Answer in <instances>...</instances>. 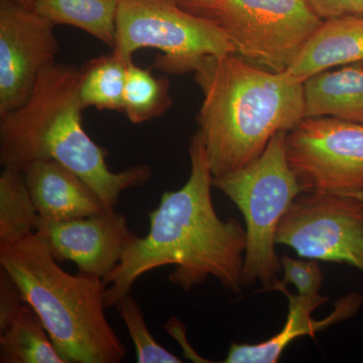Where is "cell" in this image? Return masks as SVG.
Masks as SVG:
<instances>
[{"label":"cell","mask_w":363,"mask_h":363,"mask_svg":"<svg viewBox=\"0 0 363 363\" xmlns=\"http://www.w3.org/2000/svg\"><path fill=\"white\" fill-rule=\"evenodd\" d=\"M189 155L191 171L185 185L162 193L159 206L147 214L149 233L136 238L104 279L105 307H116L140 277L164 266L175 267L169 281L185 292L209 277L234 294L245 286L247 231L238 219L222 220L215 211L213 175L198 130Z\"/></svg>","instance_id":"obj_1"},{"label":"cell","mask_w":363,"mask_h":363,"mask_svg":"<svg viewBox=\"0 0 363 363\" xmlns=\"http://www.w3.org/2000/svg\"><path fill=\"white\" fill-rule=\"evenodd\" d=\"M194 74L203 94L198 131L213 178L252 164L277 133L305 118L303 83L285 73L231 54L206 57Z\"/></svg>","instance_id":"obj_2"},{"label":"cell","mask_w":363,"mask_h":363,"mask_svg":"<svg viewBox=\"0 0 363 363\" xmlns=\"http://www.w3.org/2000/svg\"><path fill=\"white\" fill-rule=\"evenodd\" d=\"M80 79L81 68L56 62L40 73L23 106L0 116V164L23 172L40 160L61 162L112 211L121 193L149 183L152 169L140 164L119 173L111 171L107 150L83 128Z\"/></svg>","instance_id":"obj_3"},{"label":"cell","mask_w":363,"mask_h":363,"mask_svg":"<svg viewBox=\"0 0 363 363\" xmlns=\"http://www.w3.org/2000/svg\"><path fill=\"white\" fill-rule=\"evenodd\" d=\"M0 267L39 314L66 363L125 359V346L105 316L104 279L64 271L35 233L0 241Z\"/></svg>","instance_id":"obj_4"},{"label":"cell","mask_w":363,"mask_h":363,"mask_svg":"<svg viewBox=\"0 0 363 363\" xmlns=\"http://www.w3.org/2000/svg\"><path fill=\"white\" fill-rule=\"evenodd\" d=\"M285 131L277 133L259 159L218 178L212 185L238 206L245 221V285L259 283L272 290L279 283L281 259L276 252L279 222L302 187L289 164Z\"/></svg>","instance_id":"obj_5"},{"label":"cell","mask_w":363,"mask_h":363,"mask_svg":"<svg viewBox=\"0 0 363 363\" xmlns=\"http://www.w3.org/2000/svg\"><path fill=\"white\" fill-rule=\"evenodd\" d=\"M145 48L162 52L155 67L169 75L194 72L206 57L235 54L220 26L176 0H121L112 51L131 62Z\"/></svg>","instance_id":"obj_6"},{"label":"cell","mask_w":363,"mask_h":363,"mask_svg":"<svg viewBox=\"0 0 363 363\" xmlns=\"http://www.w3.org/2000/svg\"><path fill=\"white\" fill-rule=\"evenodd\" d=\"M182 6L220 26L241 59L276 73L292 66L323 21L307 0H193Z\"/></svg>","instance_id":"obj_7"},{"label":"cell","mask_w":363,"mask_h":363,"mask_svg":"<svg viewBox=\"0 0 363 363\" xmlns=\"http://www.w3.org/2000/svg\"><path fill=\"white\" fill-rule=\"evenodd\" d=\"M286 154L303 192L363 201V124L304 118L286 133Z\"/></svg>","instance_id":"obj_8"},{"label":"cell","mask_w":363,"mask_h":363,"mask_svg":"<svg viewBox=\"0 0 363 363\" xmlns=\"http://www.w3.org/2000/svg\"><path fill=\"white\" fill-rule=\"evenodd\" d=\"M276 243L303 259L350 264L363 274V201L301 193L279 222Z\"/></svg>","instance_id":"obj_9"},{"label":"cell","mask_w":363,"mask_h":363,"mask_svg":"<svg viewBox=\"0 0 363 363\" xmlns=\"http://www.w3.org/2000/svg\"><path fill=\"white\" fill-rule=\"evenodd\" d=\"M55 26L16 0H0V116L23 106L40 73L56 63Z\"/></svg>","instance_id":"obj_10"},{"label":"cell","mask_w":363,"mask_h":363,"mask_svg":"<svg viewBox=\"0 0 363 363\" xmlns=\"http://www.w3.org/2000/svg\"><path fill=\"white\" fill-rule=\"evenodd\" d=\"M35 234L57 262H73L79 272L100 279L116 269L138 238L116 210L65 221L40 217Z\"/></svg>","instance_id":"obj_11"},{"label":"cell","mask_w":363,"mask_h":363,"mask_svg":"<svg viewBox=\"0 0 363 363\" xmlns=\"http://www.w3.org/2000/svg\"><path fill=\"white\" fill-rule=\"evenodd\" d=\"M0 362L66 363L42 320L0 267Z\"/></svg>","instance_id":"obj_12"},{"label":"cell","mask_w":363,"mask_h":363,"mask_svg":"<svg viewBox=\"0 0 363 363\" xmlns=\"http://www.w3.org/2000/svg\"><path fill=\"white\" fill-rule=\"evenodd\" d=\"M23 173L38 214L45 220H71L108 211L96 193L61 162L40 160Z\"/></svg>","instance_id":"obj_13"},{"label":"cell","mask_w":363,"mask_h":363,"mask_svg":"<svg viewBox=\"0 0 363 363\" xmlns=\"http://www.w3.org/2000/svg\"><path fill=\"white\" fill-rule=\"evenodd\" d=\"M277 291L285 294L289 300V312L286 323L281 330L269 340L257 344L231 343L227 353L226 363H274L278 362L284 351L295 339L301 336H314L317 331L329 325L335 323L344 318L350 317L362 305V297L357 294L341 298L336 309L330 316L321 321L311 317L312 313L319 306L325 304L328 298L320 295L318 297H302L294 295L281 286Z\"/></svg>","instance_id":"obj_14"},{"label":"cell","mask_w":363,"mask_h":363,"mask_svg":"<svg viewBox=\"0 0 363 363\" xmlns=\"http://www.w3.org/2000/svg\"><path fill=\"white\" fill-rule=\"evenodd\" d=\"M363 61V16L323 20L306 43L292 66L284 73L304 82L333 67Z\"/></svg>","instance_id":"obj_15"},{"label":"cell","mask_w":363,"mask_h":363,"mask_svg":"<svg viewBox=\"0 0 363 363\" xmlns=\"http://www.w3.org/2000/svg\"><path fill=\"white\" fill-rule=\"evenodd\" d=\"M305 118L334 117L363 124V66L350 64L303 82Z\"/></svg>","instance_id":"obj_16"},{"label":"cell","mask_w":363,"mask_h":363,"mask_svg":"<svg viewBox=\"0 0 363 363\" xmlns=\"http://www.w3.org/2000/svg\"><path fill=\"white\" fill-rule=\"evenodd\" d=\"M119 2L121 0H35L33 11L55 26L80 28L112 50L116 44Z\"/></svg>","instance_id":"obj_17"},{"label":"cell","mask_w":363,"mask_h":363,"mask_svg":"<svg viewBox=\"0 0 363 363\" xmlns=\"http://www.w3.org/2000/svg\"><path fill=\"white\" fill-rule=\"evenodd\" d=\"M131 62L112 51L81 67L79 97L83 108L123 112L126 72Z\"/></svg>","instance_id":"obj_18"},{"label":"cell","mask_w":363,"mask_h":363,"mask_svg":"<svg viewBox=\"0 0 363 363\" xmlns=\"http://www.w3.org/2000/svg\"><path fill=\"white\" fill-rule=\"evenodd\" d=\"M173 104L167 77L157 78L150 69L128 67L123 93V113L130 123L140 124L162 116Z\"/></svg>","instance_id":"obj_19"},{"label":"cell","mask_w":363,"mask_h":363,"mask_svg":"<svg viewBox=\"0 0 363 363\" xmlns=\"http://www.w3.org/2000/svg\"><path fill=\"white\" fill-rule=\"evenodd\" d=\"M39 219L23 172L4 169L0 175V241L35 233Z\"/></svg>","instance_id":"obj_20"},{"label":"cell","mask_w":363,"mask_h":363,"mask_svg":"<svg viewBox=\"0 0 363 363\" xmlns=\"http://www.w3.org/2000/svg\"><path fill=\"white\" fill-rule=\"evenodd\" d=\"M116 308L128 328L136 352L138 363H181L180 358L172 354L155 340L145 323L140 304L130 294L119 300Z\"/></svg>","instance_id":"obj_21"},{"label":"cell","mask_w":363,"mask_h":363,"mask_svg":"<svg viewBox=\"0 0 363 363\" xmlns=\"http://www.w3.org/2000/svg\"><path fill=\"white\" fill-rule=\"evenodd\" d=\"M283 279L272 290L291 284L297 289V294L302 297H318L321 295L320 289L323 281V272L316 259H295L288 255L281 257Z\"/></svg>","instance_id":"obj_22"},{"label":"cell","mask_w":363,"mask_h":363,"mask_svg":"<svg viewBox=\"0 0 363 363\" xmlns=\"http://www.w3.org/2000/svg\"><path fill=\"white\" fill-rule=\"evenodd\" d=\"M307 1L322 20L344 16H363V0H307Z\"/></svg>","instance_id":"obj_23"},{"label":"cell","mask_w":363,"mask_h":363,"mask_svg":"<svg viewBox=\"0 0 363 363\" xmlns=\"http://www.w3.org/2000/svg\"><path fill=\"white\" fill-rule=\"evenodd\" d=\"M16 1L28 9H33V6H35V0H16Z\"/></svg>","instance_id":"obj_24"},{"label":"cell","mask_w":363,"mask_h":363,"mask_svg":"<svg viewBox=\"0 0 363 363\" xmlns=\"http://www.w3.org/2000/svg\"><path fill=\"white\" fill-rule=\"evenodd\" d=\"M178 4H180L181 6H184V4H187L189 2L193 1V0H176Z\"/></svg>","instance_id":"obj_25"}]
</instances>
